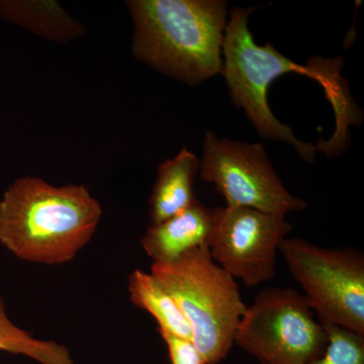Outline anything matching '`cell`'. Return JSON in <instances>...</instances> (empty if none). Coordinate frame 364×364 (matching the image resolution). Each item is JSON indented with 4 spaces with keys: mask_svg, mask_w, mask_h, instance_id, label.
Instances as JSON below:
<instances>
[{
    "mask_svg": "<svg viewBox=\"0 0 364 364\" xmlns=\"http://www.w3.org/2000/svg\"><path fill=\"white\" fill-rule=\"evenodd\" d=\"M102 215L85 186L56 188L38 177H21L0 202V242L28 262L64 264L91 240Z\"/></svg>",
    "mask_w": 364,
    "mask_h": 364,
    "instance_id": "6da1fadb",
    "label": "cell"
},
{
    "mask_svg": "<svg viewBox=\"0 0 364 364\" xmlns=\"http://www.w3.org/2000/svg\"><path fill=\"white\" fill-rule=\"evenodd\" d=\"M253 11H256L254 7H234L225 30L222 74L226 78L230 95L235 104L243 107L261 136L291 144L303 159L313 162L315 147L298 140L293 130L272 114L267 104L268 87L284 74H306L321 82L339 116L344 107L351 105L347 100L349 95L345 80L340 75L343 62L318 58L311 60L308 65H299L269 43L260 47L254 42L248 28V18Z\"/></svg>",
    "mask_w": 364,
    "mask_h": 364,
    "instance_id": "7a4b0ae2",
    "label": "cell"
},
{
    "mask_svg": "<svg viewBox=\"0 0 364 364\" xmlns=\"http://www.w3.org/2000/svg\"><path fill=\"white\" fill-rule=\"evenodd\" d=\"M134 55L189 85L222 73L227 4L221 0H132Z\"/></svg>",
    "mask_w": 364,
    "mask_h": 364,
    "instance_id": "3957f363",
    "label": "cell"
},
{
    "mask_svg": "<svg viewBox=\"0 0 364 364\" xmlns=\"http://www.w3.org/2000/svg\"><path fill=\"white\" fill-rule=\"evenodd\" d=\"M151 273L176 299L205 364L224 360L247 306L233 277L213 260L208 246L193 249L173 262L153 263Z\"/></svg>",
    "mask_w": 364,
    "mask_h": 364,
    "instance_id": "277c9868",
    "label": "cell"
},
{
    "mask_svg": "<svg viewBox=\"0 0 364 364\" xmlns=\"http://www.w3.org/2000/svg\"><path fill=\"white\" fill-rule=\"evenodd\" d=\"M234 343L261 364H308L323 355L328 336L304 294L272 287L246 309Z\"/></svg>",
    "mask_w": 364,
    "mask_h": 364,
    "instance_id": "5b68a950",
    "label": "cell"
},
{
    "mask_svg": "<svg viewBox=\"0 0 364 364\" xmlns=\"http://www.w3.org/2000/svg\"><path fill=\"white\" fill-rule=\"evenodd\" d=\"M279 250L318 322L364 336L363 253L318 247L299 238H284Z\"/></svg>",
    "mask_w": 364,
    "mask_h": 364,
    "instance_id": "8992f818",
    "label": "cell"
},
{
    "mask_svg": "<svg viewBox=\"0 0 364 364\" xmlns=\"http://www.w3.org/2000/svg\"><path fill=\"white\" fill-rule=\"evenodd\" d=\"M200 176L214 184L229 207H245L286 215L306 203L284 188L261 144L219 139L208 132Z\"/></svg>",
    "mask_w": 364,
    "mask_h": 364,
    "instance_id": "52a82bcc",
    "label": "cell"
},
{
    "mask_svg": "<svg viewBox=\"0 0 364 364\" xmlns=\"http://www.w3.org/2000/svg\"><path fill=\"white\" fill-rule=\"evenodd\" d=\"M291 228L286 215L245 207L215 208L210 256L234 279L258 286L275 277L277 250Z\"/></svg>",
    "mask_w": 364,
    "mask_h": 364,
    "instance_id": "ba28073f",
    "label": "cell"
},
{
    "mask_svg": "<svg viewBox=\"0 0 364 364\" xmlns=\"http://www.w3.org/2000/svg\"><path fill=\"white\" fill-rule=\"evenodd\" d=\"M213 231V210L196 200L166 221L151 225L140 243L154 263L173 262L193 249L208 245Z\"/></svg>",
    "mask_w": 364,
    "mask_h": 364,
    "instance_id": "9c48e42d",
    "label": "cell"
},
{
    "mask_svg": "<svg viewBox=\"0 0 364 364\" xmlns=\"http://www.w3.org/2000/svg\"><path fill=\"white\" fill-rule=\"evenodd\" d=\"M198 169L200 160L186 147L158 167L156 182L149 198L151 225L181 214L198 200L193 193V181Z\"/></svg>",
    "mask_w": 364,
    "mask_h": 364,
    "instance_id": "30bf717a",
    "label": "cell"
},
{
    "mask_svg": "<svg viewBox=\"0 0 364 364\" xmlns=\"http://www.w3.org/2000/svg\"><path fill=\"white\" fill-rule=\"evenodd\" d=\"M128 289L132 303L156 320L157 330L191 340V327L181 308L154 274L135 270L129 277Z\"/></svg>",
    "mask_w": 364,
    "mask_h": 364,
    "instance_id": "8fae6325",
    "label": "cell"
},
{
    "mask_svg": "<svg viewBox=\"0 0 364 364\" xmlns=\"http://www.w3.org/2000/svg\"><path fill=\"white\" fill-rule=\"evenodd\" d=\"M0 16L58 42L83 33L82 26L54 1H0Z\"/></svg>",
    "mask_w": 364,
    "mask_h": 364,
    "instance_id": "7c38bea8",
    "label": "cell"
},
{
    "mask_svg": "<svg viewBox=\"0 0 364 364\" xmlns=\"http://www.w3.org/2000/svg\"><path fill=\"white\" fill-rule=\"evenodd\" d=\"M0 350L21 354L41 364H74L68 349L54 341L33 337L9 320L0 296Z\"/></svg>",
    "mask_w": 364,
    "mask_h": 364,
    "instance_id": "4fadbf2b",
    "label": "cell"
},
{
    "mask_svg": "<svg viewBox=\"0 0 364 364\" xmlns=\"http://www.w3.org/2000/svg\"><path fill=\"white\" fill-rule=\"evenodd\" d=\"M328 336L323 355L308 364H364V336L339 327L321 323Z\"/></svg>",
    "mask_w": 364,
    "mask_h": 364,
    "instance_id": "5bb4252c",
    "label": "cell"
},
{
    "mask_svg": "<svg viewBox=\"0 0 364 364\" xmlns=\"http://www.w3.org/2000/svg\"><path fill=\"white\" fill-rule=\"evenodd\" d=\"M157 331L166 344L171 364H205L191 340L182 339L161 330Z\"/></svg>",
    "mask_w": 364,
    "mask_h": 364,
    "instance_id": "9a60e30c",
    "label": "cell"
}]
</instances>
